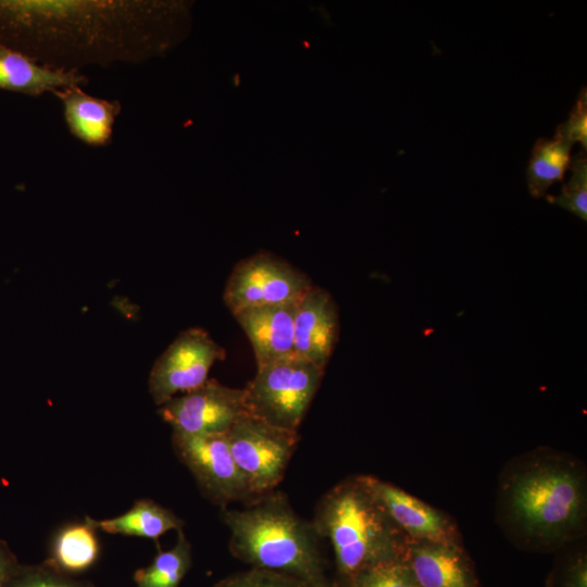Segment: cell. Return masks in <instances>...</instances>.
<instances>
[{"mask_svg":"<svg viewBox=\"0 0 587 587\" xmlns=\"http://www.w3.org/2000/svg\"><path fill=\"white\" fill-rule=\"evenodd\" d=\"M190 25L183 1L0 0V42L63 70L160 57Z\"/></svg>","mask_w":587,"mask_h":587,"instance_id":"cell-1","label":"cell"},{"mask_svg":"<svg viewBox=\"0 0 587 587\" xmlns=\"http://www.w3.org/2000/svg\"><path fill=\"white\" fill-rule=\"evenodd\" d=\"M496 522L528 550H555L584 538L587 470L576 455L537 447L510 459L497 482Z\"/></svg>","mask_w":587,"mask_h":587,"instance_id":"cell-2","label":"cell"},{"mask_svg":"<svg viewBox=\"0 0 587 587\" xmlns=\"http://www.w3.org/2000/svg\"><path fill=\"white\" fill-rule=\"evenodd\" d=\"M229 532V550L253 569L299 578L322 587L320 535L312 522L298 515L282 492H268L242 509H222Z\"/></svg>","mask_w":587,"mask_h":587,"instance_id":"cell-3","label":"cell"},{"mask_svg":"<svg viewBox=\"0 0 587 587\" xmlns=\"http://www.w3.org/2000/svg\"><path fill=\"white\" fill-rule=\"evenodd\" d=\"M312 523L320 537L329 540L339 572L351 580L373 565L401 559L408 540L362 475L330 488Z\"/></svg>","mask_w":587,"mask_h":587,"instance_id":"cell-4","label":"cell"},{"mask_svg":"<svg viewBox=\"0 0 587 587\" xmlns=\"http://www.w3.org/2000/svg\"><path fill=\"white\" fill-rule=\"evenodd\" d=\"M323 374L324 369L297 354L257 366L254 377L243 388L247 412L298 432Z\"/></svg>","mask_w":587,"mask_h":587,"instance_id":"cell-5","label":"cell"},{"mask_svg":"<svg viewBox=\"0 0 587 587\" xmlns=\"http://www.w3.org/2000/svg\"><path fill=\"white\" fill-rule=\"evenodd\" d=\"M226 436L233 459L252 498L274 491L295 452L298 432L272 425L247 413Z\"/></svg>","mask_w":587,"mask_h":587,"instance_id":"cell-6","label":"cell"},{"mask_svg":"<svg viewBox=\"0 0 587 587\" xmlns=\"http://www.w3.org/2000/svg\"><path fill=\"white\" fill-rule=\"evenodd\" d=\"M312 286L310 278L287 261L260 252L235 265L223 300L235 315L249 308L297 302Z\"/></svg>","mask_w":587,"mask_h":587,"instance_id":"cell-7","label":"cell"},{"mask_svg":"<svg viewBox=\"0 0 587 587\" xmlns=\"http://www.w3.org/2000/svg\"><path fill=\"white\" fill-rule=\"evenodd\" d=\"M178 460L192 474L202 494L221 509L237 501L249 503L252 496L230 453L226 433L172 434Z\"/></svg>","mask_w":587,"mask_h":587,"instance_id":"cell-8","label":"cell"},{"mask_svg":"<svg viewBox=\"0 0 587 587\" xmlns=\"http://www.w3.org/2000/svg\"><path fill=\"white\" fill-rule=\"evenodd\" d=\"M225 350L202 328L183 330L155 360L148 379L153 402L160 407L177 394L188 392L208 380L211 367Z\"/></svg>","mask_w":587,"mask_h":587,"instance_id":"cell-9","label":"cell"},{"mask_svg":"<svg viewBox=\"0 0 587 587\" xmlns=\"http://www.w3.org/2000/svg\"><path fill=\"white\" fill-rule=\"evenodd\" d=\"M158 412L173 433L184 435L227 433L248 413L243 388H232L215 379L173 397Z\"/></svg>","mask_w":587,"mask_h":587,"instance_id":"cell-10","label":"cell"},{"mask_svg":"<svg viewBox=\"0 0 587 587\" xmlns=\"http://www.w3.org/2000/svg\"><path fill=\"white\" fill-rule=\"evenodd\" d=\"M385 512L395 525L416 541L461 545L462 536L455 522L444 511L422 501L398 486L362 474Z\"/></svg>","mask_w":587,"mask_h":587,"instance_id":"cell-11","label":"cell"},{"mask_svg":"<svg viewBox=\"0 0 587 587\" xmlns=\"http://www.w3.org/2000/svg\"><path fill=\"white\" fill-rule=\"evenodd\" d=\"M338 334V310L333 297L325 289L312 286L296 305L295 354L325 370Z\"/></svg>","mask_w":587,"mask_h":587,"instance_id":"cell-12","label":"cell"},{"mask_svg":"<svg viewBox=\"0 0 587 587\" xmlns=\"http://www.w3.org/2000/svg\"><path fill=\"white\" fill-rule=\"evenodd\" d=\"M401 560L421 587H476L461 545L416 541L408 538Z\"/></svg>","mask_w":587,"mask_h":587,"instance_id":"cell-13","label":"cell"},{"mask_svg":"<svg viewBox=\"0 0 587 587\" xmlns=\"http://www.w3.org/2000/svg\"><path fill=\"white\" fill-rule=\"evenodd\" d=\"M297 302L249 308L234 315L251 342L257 366L295 354Z\"/></svg>","mask_w":587,"mask_h":587,"instance_id":"cell-14","label":"cell"},{"mask_svg":"<svg viewBox=\"0 0 587 587\" xmlns=\"http://www.w3.org/2000/svg\"><path fill=\"white\" fill-rule=\"evenodd\" d=\"M53 96L62 105L65 125L74 138L92 148L110 145L122 111L118 100L88 95L82 86L58 90Z\"/></svg>","mask_w":587,"mask_h":587,"instance_id":"cell-15","label":"cell"},{"mask_svg":"<svg viewBox=\"0 0 587 587\" xmlns=\"http://www.w3.org/2000/svg\"><path fill=\"white\" fill-rule=\"evenodd\" d=\"M88 78L82 71L55 68L0 42V89L32 97L85 86Z\"/></svg>","mask_w":587,"mask_h":587,"instance_id":"cell-16","label":"cell"},{"mask_svg":"<svg viewBox=\"0 0 587 587\" xmlns=\"http://www.w3.org/2000/svg\"><path fill=\"white\" fill-rule=\"evenodd\" d=\"M100 549L97 528L86 516L83 522L65 524L55 532L47 563L64 574H78L95 565Z\"/></svg>","mask_w":587,"mask_h":587,"instance_id":"cell-17","label":"cell"},{"mask_svg":"<svg viewBox=\"0 0 587 587\" xmlns=\"http://www.w3.org/2000/svg\"><path fill=\"white\" fill-rule=\"evenodd\" d=\"M97 530L111 535L157 540L170 530L183 529L184 522L174 512L150 499H139L123 514L103 520L90 517Z\"/></svg>","mask_w":587,"mask_h":587,"instance_id":"cell-18","label":"cell"},{"mask_svg":"<svg viewBox=\"0 0 587 587\" xmlns=\"http://www.w3.org/2000/svg\"><path fill=\"white\" fill-rule=\"evenodd\" d=\"M572 146L557 135L553 138L537 139L526 168V182L532 197L546 196L552 184L563 180L571 164Z\"/></svg>","mask_w":587,"mask_h":587,"instance_id":"cell-19","label":"cell"},{"mask_svg":"<svg viewBox=\"0 0 587 587\" xmlns=\"http://www.w3.org/2000/svg\"><path fill=\"white\" fill-rule=\"evenodd\" d=\"M175 545L160 551L152 562L134 574L136 587H178L191 564V546L183 529Z\"/></svg>","mask_w":587,"mask_h":587,"instance_id":"cell-20","label":"cell"},{"mask_svg":"<svg viewBox=\"0 0 587 587\" xmlns=\"http://www.w3.org/2000/svg\"><path fill=\"white\" fill-rule=\"evenodd\" d=\"M570 180L562 186L558 196H547V200L557 204L583 221H587V159L585 150L571 160Z\"/></svg>","mask_w":587,"mask_h":587,"instance_id":"cell-21","label":"cell"},{"mask_svg":"<svg viewBox=\"0 0 587 587\" xmlns=\"http://www.w3.org/2000/svg\"><path fill=\"white\" fill-rule=\"evenodd\" d=\"M353 583L357 587H421L401 559L373 565L361 572Z\"/></svg>","mask_w":587,"mask_h":587,"instance_id":"cell-22","label":"cell"},{"mask_svg":"<svg viewBox=\"0 0 587 587\" xmlns=\"http://www.w3.org/2000/svg\"><path fill=\"white\" fill-rule=\"evenodd\" d=\"M215 587H312L308 583L294 576L262 569L230 576Z\"/></svg>","mask_w":587,"mask_h":587,"instance_id":"cell-23","label":"cell"},{"mask_svg":"<svg viewBox=\"0 0 587 587\" xmlns=\"http://www.w3.org/2000/svg\"><path fill=\"white\" fill-rule=\"evenodd\" d=\"M10 587H95L91 583L73 578L48 563L26 571Z\"/></svg>","mask_w":587,"mask_h":587,"instance_id":"cell-24","label":"cell"},{"mask_svg":"<svg viewBox=\"0 0 587 587\" xmlns=\"http://www.w3.org/2000/svg\"><path fill=\"white\" fill-rule=\"evenodd\" d=\"M555 135L574 143L578 141L584 150L587 147V93L584 87L578 95L569 118L559 124Z\"/></svg>","mask_w":587,"mask_h":587,"instance_id":"cell-25","label":"cell"},{"mask_svg":"<svg viewBox=\"0 0 587 587\" xmlns=\"http://www.w3.org/2000/svg\"><path fill=\"white\" fill-rule=\"evenodd\" d=\"M586 553L579 548L570 560L562 587H586Z\"/></svg>","mask_w":587,"mask_h":587,"instance_id":"cell-26","label":"cell"},{"mask_svg":"<svg viewBox=\"0 0 587 587\" xmlns=\"http://www.w3.org/2000/svg\"><path fill=\"white\" fill-rule=\"evenodd\" d=\"M11 572V562L5 552L0 548V587H3L9 580Z\"/></svg>","mask_w":587,"mask_h":587,"instance_id":"cell-27","label":"cell"}]
</instances>
